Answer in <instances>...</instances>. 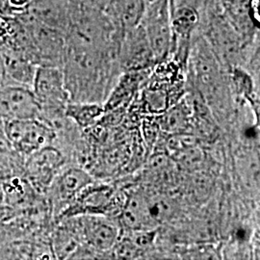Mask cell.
Here are the masks:
<instances>
[{"mask_svg":"<svg viewBox=\"0 0 260 260\" xmlns=\"http://www.w3.org/2000/svg\"><path fill=\"white\" fill-rule=\"evenodd\" d=\"M31 89L40 105L39 119L52 126L70 103L62 68L39 66Z\"/></svg>","mask_w":260,"mask_h":260,"instance_id":"6da1fadb","label":"cell"},{"mask_svg":"<svg viewBox=\"0 0 260 260\" xmlns=\"http://www.w3.org/2000/svg\"><path fill=\"white\" fill-rule=\"evenodd\" d=\"M140 24L145 30L156 65L169 57L173 44L169 0L147 4Z\"/></svg>","mask_w":260,"mask_h":260,"instance_id":"7a4b0ae2","label":"cell"},{"mask_svg":"<svg viewBox=\"0 0 260 260\" xmlns=\"http://www.w3.org/2000/svg\"><path fill=\"white\" fill-rule=\"evenodd\" d=\"M4 130L12 147L22 157L50 146L55 140V129L39 118L7 121Z\"/></svg>","mask_w":260,"mask_h":260,"instance_id":"3957f363","label":"cell"},{"mask_svg":"<svg viewBox=\"0 0 260 260\" xmlns=\"http://www.w3.org/2000/svg\"><path fill=\"white\" fill-rule=\"evenodd\" d=\"M19 15L27 27L38 66L62 68L67 43L65 33L29 19L23 13Z\"/></svg>","mask_w":260,"mask_h":260,"instance_id":"277c9868","label":"cell"},{"mask_svg":"<svg viewBox=\"0 0 260 260\" xmlns=\"http://www.w3.org/2000/svg\"><path fill=\"white\" fill-rule=\"evenodd\" d=\"M69 219L79 240L96 251H109L119 240V230L103 215H79Z\"/></svg>","mask_w":260,"mask_h":260,"instance_id":"5b68a950","label":"cell"},{"mask_svg":"<svg viewBox=\"0 0 260 260\" xmlns=\"http://www.w3.org/2000/svg\"><path fill=\"white\" fill-rule=\"evenodd\" d=\"M64 156L51 145L24 158L23 176L38 192H47L56 176L61 172Z\"/></svg>","mask_w":260,"mask_h":260,"instance_id":"8992f818","label":"cell"},{"mask_svg":"<svg viewBox=\"0 0 260 260\" xmlns=\"http://www.w3.org/2000/svg\"><path fill=\"white\" fill-rule=\"evenodd\" d=\"M40 116V105L31 88L5 85L0 88V121L34 119Z\"/></svg>","mask_w":260,"mask_h":260,"instance_id":"52a82bcc","label":"cell"},{"mask_svg":"<svg viewBox=\"0 0 260 260\" xmlns=\"http://www.w3.org/2000/svg\"><path fill=\"white\" fill-rule=\"evenodd\" d=\"M116 204V195L110 186L96 185L91 182L59 217L66 219L79 215L106 216L115 209Z\"/></svg>","mask_w":260,"mask_h":260,"instance_id":"ba28073f","label":"cell"},{"mask_svg":"<svg viewBox=\"0 0 260 260\" xmlns=\"http://www.w3.org/2000/svg\"><path fill=\"white\" fill-rule=\"evenodd\" d=\"M119 63L121 72L148 70L155 66L149 41L141 24L124 33L119 47Z\"/></svg>","mask_w":260,"mask_h":260,"instance_id":"9c48e42d","label":"cell"},{"mask_svg":"<svg viewBox=\"0 0 260 260\" xmlns=\"http://www.w3.org/2000/svg\"><path fill=\"white\" fill-rule=\"evenodd\" d=\"M91 182H93L92 177L81 168H69L56 176L47 191L50 194L53 208L59 216Z\"/></svg>","mask_w":260,"mask_h":260,"instance_id":"30bf717a","label":"cell"},{"mask_svg":"<svg viewBox=\"0 0 260 260\" xmlns=\"http://www.w3.org/2000/svg\"><path fill=\"white\" fill-rule=\"evenodd\" d=\"M152 69L139 71H125L118 77L106 101L104 112L124 107L145 87Z\"/></svg>","mask_w":260,"mask_h":260,"instance_id":"8fae6325","label":"cell"},{"mask_svg":"<svg viewBox=\"0 0 260 260\" xmlns=\"http://www.w3.org/2000/svg\"><path fill=\"white\" fill-rule=\"evenodd\" d=\"M70 0H30L22 12L27 18L67 33Z\"/></svg>","mask_w":260,"mask_h":260,"instance_id":"7c38bea8","label":"cell"},{"mask_svg":"<svg viewBox=\"0 0 260 260\" xmlns=\"http://www.w3.org/2000/svg\"><path fill=\"white\" fill-rule=\"evenodd\" d=\"M8 85L32 88L38 66L21 51L11 47H0Z\"/></svg>","mask_w":260,"mask_h":260,"instance_id":"4fadbf2b","label":"cell"},{"mask_svg":"<svg viewBox=\"0 0 260 260\" xmlns=\"http://www.w3.org/2000/svg\"><path fill=\"white\" fill-rule=\"evenodd\" d=\"M146 7L145 0H110L104 12L116 28L125 33L139 25Z\"/></svg>","mask_w":260,"mask_h":260,"instance_id":"5bb4252c","label":"cell"},{"mask_svg":"<svg viewBox=\"0 0 260 260\" xmlns=\"http://www.w3.org/2000/svg\"><path fill=\"white\" fill-rule=\"evenodd\" d=\"M23 164L24 157L12 147L4 130V123L0 121V180L23 174Z\"/></svg>","mask_w":260,"mask_h":260,"instance_id":"9a60e30c","label":"cell"},{"mask_svg":"<svg viewBox=\"0 0 260 260\" xmlns=\"http://www.w3.org/2000/svg\"><path fill=\"white\" fill-rule=\"evenodd\" d=\"M104 113V107L100 103L70 102L66 107L65 116L78 126L87 128L100 121Z\"/></svg>","mask_w":260,"mask_h":260,"instance_id":"2e32d148","label":"cell"},{"mask_svg":"<svg viewBox=\"0 0 260 260\" xmlns=\"http://www.w3.org/2000/svg\"><path fill=\"white\" fill-rule=\"evenodd\" d=\"M185 103H180L166 110L159 119L160 126L170 133L184 132L189 123V112Z\"/></svg>","mask_w":260,"mask_h":260,"instance_id":"e0dca14e","label":"cell"},{"mask_svg":"<svg viewBox=\"0 0 260 260\" xmlns=\"http://www.w3.org/2000/svg\"><path fill=\"white\" fill-rule=\"evenodd\" d=\"M8 85V80L6 77V74H5V69H4V65H3V61H2V57L0 54V88Z\"/></svg>","mask_w":260,"mask_h":260,"instance_id":"ac0fdd59","label":"cell"},{"mask_svg":"<svg viewBox=\"0 0 260 260\" xmlns=\"http://www.w3.org/2000/svg\"><path fill=\"white\" fill-rule=\"evenodd\" d=\"M0 12L3 14H12L8 0H0Z\"/></svg>","mask_w":260,"mask_h":260,"instance_id":"d6986e66","label":"cell"},{"mask_svg":"<svg viewBox=\"0 0 260 260\" xmlns=\"http://www.w3.org/2000/svg\"><path fill=\"white\" fill-rule=\"evenodd\" d=\"M1 200H2V192L0 190V203H1Z\"/></svg>","mask_w":260,"mask_h":260,"instance_id":"ffe728a7","label":"cell"}]
</instances>
